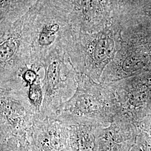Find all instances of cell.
Segmentation results:
<instances>
[{
    "instance_id": "obj_1",
    "label": "cell",
    "mask_w": 151,
    "mask_h": 151,
    "mask_svg": "<svg viewBox=\"0 0 151 151\" xmlns=\"http://www.w3.org/2000/svg\"><path fill=\"white\" fill-rule=\"evenodd\" d=\"M76 81L75 94L55 119L68 126L105 127L111 123L119 113V106L111 87L77 72Z\"/></svg>"
},
{
    "instance_id": "obj_2",
    "label": "cell",
    "mask_w": 151,
    "mask_h": 151,
    "mask_svg": "<svg viewBox=\"0 0 151 151\" xmlns=\"http://www.w3.org/2000/svg\"><path fill=\"white\" fill-rule=\"evenodd\" d=\"M122 29L121 24L113 18L96 32L75 31L63 48L76 71L100 82L104 71L120 47Z\"/></svg>"
},
{
    "instance_id": "obj_3",
    "label": "cell",
    "mask_w": 151,
    "mask_h": 151,
    "mask_svg": "<svg viewBox=\"0 0 151 151\" xmlns=\"http://www.w3.org/2000/svg\"><path fill=\"white\" fill-rule=\"evenodd\" d=\"M120 47L103 72L108 84L151 71V19L143 16L122 24Z\"/></svg>"
},
{
    "instance_id": "obj_4",
    "label": "cell",
    "mask_w": 151,
    "mask_h": 151,
    "mask_svg": "<svg viewBox=\"0 0 151 151\" xmlns=\"http://www.w3.org/2000/svg\"><path fill=\"white\" fill-rule=\"evenodd\" d=\"M77 30L70 15L46 0L38 4L30 27L31 65L43 68L44 60L53 50L63 47Z\"/></svg>"
},
{
    "instance_id": "obj_5",
    "label": "cell",
    "mask_w": 151,
    "mask_h": 151,
    "mask_svg": "<svg viewBox=\"0 0 151 151\" xmlns=\"http://www.w3.org/2000/svg\"><path fill=\"white\" fill-rule=\"evenodd\" d=\"M42 67L44 97L38 118H55L65 103L75 93L77 72L63 47L49 54Z\"/></svg>"
},
{
    "instance_id": "obj_6",
    "label": "cell",
    "mask_w": 151,
    "mask_h": 151,
    "mask_svg": "<svg viewBox=\"0 0 151 151\" xmlns=\"http://www.w3.org/2000/svg\"><path fill=\"white\" fill-rule=\"evenodd\" d=\"M35 6L20 19L0 28V84L15 80L31 65L30 27Z\"/></svg>"
},
{
    "instance_id": "obj_7",
    "label": "cell",
    "mask_w": 151,
    "mask_h": 151,
    "mask_svg": "<svg viewBox=\"0 0 151 151\" xmlns=\"http://www.w3.org/2000/svg\"><path fill=\"white\" fill-rule=\"evenodd\" d=\"M0 86L1 139L27 135L38 116L29 101L25 83L18 77Z\"/></svg>"
},
{
    "instance_id": "obj_8",
    "label": "cell",
    "mask_w": 151,
    "mask_h": 151,
    "mask_svg": "<svg viewBox=\"0 0 151 151\" xmlns=\"http://www.w3.org/2000/svg\"><path fill=\"white\" fill-rule=\"evenodd\" d=\"M113 18L109 0H79L74 24L79 31L96 32Z\"/></svg>"
},
{
    "instance_id": "obj_9",
    "label": "cell",
    "mask_w": 151,
    "mask_h": 151,
    "mask_svg": "<svg viewBox=\"0 0 151 151\" xmlns=\"http://www.w3.org/2000/svg\"><path fill=\"white\" fill-rule=\"evenodd\" d=\"M113 18L124 23L146 15L151 0H109Z\"/></svg>"
},
{
    "instance_id": "obj_10",
    "label": "cell",
    "mask_w": 151,
    "mask_h": 151,
    "mask_svg": "<svg viewBox=\"0 0 151 151\" xmlns=\"http://www.w3.org/2000/svg\"><path fill=\"white\" fill-rule=\"evenodd\" d=\"M42 0H0V26H5L24 16Z\"/></svg>"
},
{
    "instance_id": "obj_11",
    "label": "cell",
    "mask_w": 151,
    "mask_h": 151,
    "mask_svg": "<svg viewBox=\"0 0 151 151\" xmlns=\"http://www.w3.org/2000/svg\"><path fill=\"white\" fill-rule=\"evenodd\" d=\"M42 80V78L27 86L29 101L32 104L38 116L43 101V90Z\"/></svg>"
},
{
    "instance_id": "obj_12",
    "label": "cell",
    "mask_w": 151,
    "mask_h": 151,
    "mask_svg": "<svg viewBox=\"0 0 151 151\" xmlns=\"http://www.w3.org/2000/svg\"><path fill=\"white\" fill-rule=\"evenodd\" d=\"M52 5L66 11L73 20L77 11L79 0H46Z\"/></svg>"
},
{
    "instance_id": "obj_13",
    "label": "cell",
    "mask_w": 151,
    "mask_h": 151,
    "mask_svg": "<svg viewBox=\"0 0 151 151\" xmlns=\"http://www.w3.org/2000/svg\"><path fill=\"white\" fill-rule=\"evenodd\" d=\"M146 15V16H148L150 19H151V6L150 7V8H149L148 10L147 11V12Z\"/></svg>"
}]
</instances>
